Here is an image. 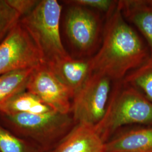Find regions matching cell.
Returning a JSON list of instances; mask_svg holds the SVG:
<instances>
[{"instance_id":"16","label":"cell","mask_w":152,"mask_h":152,"mask_svg":"<svg viewBox=\"0 0 152 152\" xmlns=\"http://www.w3.org/2000/svg\"><path fill=\"white\" fill-rule=\"evenodd\" d=\"M0 152H45L31 141L16 136L0 124Z\"/></svg>"},{"instance_id":"11","label":"cell","mask_w":152,"mask_h":152,"mask_svg":"<svg viewBox=\"0 0 152 152\" xmlns=\"http://www.w3.org/2000/svg\"><path fill=\"white\" fill-rule=\"evenodd\" d=\"M126 20L135 25L146 39L152 58V0L118 1Z\"/></svg>"},{"instance_id":"3","label":"cell","mask_w":152,"mask_h":152,"mask_svg":"<svg viewBox=\"0 0 152 152\" xmlns=\"http://www.w3.org/2000/svg\"><path fill=\"white\" fill-rule=\"evenodd\" d=\"M133 124L152 125V103L135 88L121 80L110 94L103 119L94 127L105 142L120 127Z\"/></svg>"},{"instance_id":"15","label":"cell","mask_w":152,"mask_h":152,"mask_svg":"<svg viewBox=\"0 0 152 152\" xmlns=\"http://www.w3.org/2000/svg\"><path fill=\"white\" fill-rule=\"evenodd\" d=\"M122 81L135 88L152 103V58L132 71Z\"/></svg>"},{"instance_id":"13","label":"cell","mask_w":152,"mask_h":152,"mask_svg":"<svg viewBox=\"0 0 152 152\" xmlns=\"http://www.w3.org/2000/svg\"><path fill=\"white\" fill-rule=\"evenodd\" d=\"M51 110H54L27 91L17 94L0 107V112L6 114H43Z\"/></svg>"},{"instance_id":"2","label":"cell","mask_w":152,"mask_h":152,"mask_svg":"<svg viewBox=\"0 0 152 152\" xmlns=\"http://www.w3.org/2000/svg\"><path fill=\"white\" fill-rule=\"evenodd\" d=\"M0 120L6 129L32 142L45 152L55 149L75 125L70 114L55 110L43 114L0 112Z\"/></svg>"},{"instance_id":"10","label":"cell","mask_w":152,"mask_h":152,"mask_svg":"<svg viewBox=\"0 0 152 152\" xmlns=\"http://www.w3.org/2000/svg\"><path fill=\"white\" fill-rule=\"evenodd\" d=\"M48 66L73 91L74 96L92 73L90 58L73 59L69 56Z\"/></svg>"},{"instance_id":"20","label":"cell","mask_w":152,"mask_h":152,"mask_svg":"<svg viewBox=\"0 0 152 152\" xmlns=\"http://www.w3.org/2000/svg\"><path fill=\"white\" fill-rule=\"evenodd\" d=\"M53 152V151H50V152Z\"/></svg>"},{"instance_id":"14","label":"cell","mask_w":152,"mask_h":152,"mask_svg":"<svg viewBox=\"0 0 152 152\" xmlns=\"http://www.w3.org/2000/svg\"><path fill=\"white\" fill-rule=\"evenodd\" d=\"M34 69H20L0 75V107L17 94L26 91Z\"/></svg>"},{"instance_id":"12","label":"cell","mask_w":152,"mask_h":152,"mask_svg":"<svg viewBox=\"0 0 152 152\" xmlns=\"http://www.w3.org/2000/svg\"><path fill=\"white\" fill-rule=\"evenodd\" d=\"M105 152H152V126L126 131L105 142Z\"/></svg>"},{"instance_id":"4","label":"cell","mask_w":152,"mask_h":152,"mask_svg":"<svg viewBox=\"0 0 152 152\" xmlns=\"http://www.w3.org/2000/svg\"><path fill=\"white\" fill-rule=\"evenodd\" d=\"M61 9L56 0L39 1L32 11L19 20L37 46L44 63L48 65L70 56L60 36Z\"/></svg>"},{"instance_id":"19","label":"cell","mask_w":152,"mask_h":152,"mask_svg":"<svg viewBox=\"0 0 152 152\" xmlns=\"http://www.w3.org/2000/svg\"><path fill=\"white\" fill-rule=\"evenodd\" d=\"M7 3L21 16L29 14L36 7L39 1L36 0H6Z\"/></svg>"},{"instance_id":"6","label":"cell","mask_w":152,"mask_h":152,"mask_svg":"<svg viewBox=\"0 0 152 152\" xmlns=\"http://www.w3.org/2000/svg\"><path fill=\"white\" fill-rule=\"evenodd\" d=\"M71 5L65 15V32L72 45L82 58L98 49L103 32L100 15L94 10Z\"/></svg>"},{"instance_id":"9","label":"cell","mask_w":152,"mask_h":152,"mask_svg":"<svg viewBox=\"0 0 152 152\" xmlns=\"http://www.w3.org/2000/svg\"><path fill=\"white\" fill-rule=\"evenodd\" d=\"M105 142L94 126L76 124L53 152H105Z\"/></svg>"},{"instance_id":"1","label":"cell","mask_w":152,"mask_h":152,"mask_svg":"<svg viewBox=\"0 0 152 152\" xmlns=\"http://www.w3.org/2000/svg\"><path fill=\"white\" fill-rule=\"evenodd\" d=\"M149 58L141 38L127 23L117 2L107 14L100 48L90 58L92 73H102L112 81H119L129 71L139 68Z\"/></svg>"},{"instance_id":"17","label":"cell","mask_w":152,"mask_h":152,"mask_svg":"<svg viewBox=\"0 0 152 152\" xmlns=\"http://www.w3.org/2000/svg\"><path fill=\"white\" fill-rule=\"evenodd\" d=\"M21 18L6 0H0V44Z\"/></svg>"},{"instance_id":"7","label":"cell","mask_w":152,"mask_h":152,"mask_svg":"<svg viewBox=\"0 0 152 152\" xmlns=\"http://www.w3.org/2000/svg\"><path fill=\"white\" fill-rule=\"evenodd\" d=\"M44 63L32 38L19 21L0 44V75Z\"/></svg>"},{"instance_id":"8","label":"cell","mask_w":152,"mask_h":152,"mask_svg":"<svg viewBox=\"0 0 152 152\" xmlns=\"http://www.w3.org/2000/svg\"><path fill=\"white\" fill-rule=\"evenodd\" d=\"M26 91L57 112L71 113L74 93L45 63L33 69Z\"/></svg>"},{"instance_id":"18","label":"cell","mask_w":152,"mask_h":152,"mask_svg":"<svg viewBox=\"0 0 152 152\" xmlns=\"http://www.w3.org/2000/svg\"><path fill=\"white\" fill-rule=\"evenodd\" d=\"M65 2L68 4L81 6L92 10L105 12L107 15L114 9L118 2L117 1L110 0H74Z\"/></svg>"},{"instance_id":"5","label":"cell","mask_w":152,"mask_h":152,"mask_svg":"<svg viewBox=\"0 0 152 152\" xmlns=\"http://www.w3.org/2000/svg\"><path fill=\"white\" fill-rule=\"evenodd\" d=\"M112 80L99 73H92L76 92L71 113L76 124L95 126L103 119L110 96Z\"/></svg>"}]
</instances>
